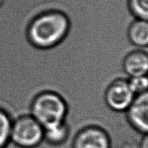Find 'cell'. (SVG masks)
<instances>
[{
  "label": "cell",
  "mask_w": 148,
  "mask_h": 148,
  "mask_svg": "<svg viewBox=\"0 0 148 148\" xmlns=\"http://www.w3.org/2000/svg\"><path fill=\"white\" fill-rule=\"evenodd\" d=\"M70 22L64 12L57 10L45 12L35 17L28 27L27 36L33 46L50 49L66 38Z\"/></svg>",
  "instance_id": "1"
},
{
  "label": "cell",
  "mask_w": 148,
  "mask_h": 148,
  "mask_svg": "<svg viewBox=\"0 0 148 148\" xmlns=\"http://www.w3.org/2000/svg\"><path fill=\"white\" fill-rule=\"evenodd\" d=\"M67 106L57 93L46 91L38 94L33 100L30 115L44 129L66 122Z\"/></svg>",
  "instance_id": "2"
},
{
  "label": "cell",
  "mask_w": 148,
  "mask_h": 148,
  "mask_svg": "<svg viewBox=\"0 0 148 148\" xmlns=\"http://www.w3.org/2000/svg\"><path fill=\"white\" fill-rule=\"evenodd\" d=\"M43 127L29 114L13 120L10 141L20 148H36L43 143Z\"/></svg>",
  "instance_id": "3"
},
{
  "label": "cell",
  "mask_w": 148,
  "mask_h": 148,
  "mask_svg": "<svg viewBox=\"0 0 148 148\" xmlns=\"http://www.w3.org/2000/svg\"><path fill=\"white\" fill-rule=\"evenodd\" d=\"M135 94L130 88L128 79H116L108 87L105 100L108 106L117 112H126L132 103Z\"/></svg>",
  "instance_id": "4"
},
{
  "label": "cell",
  "mask_w": 148,
  "mask_h": 148,
  "mask_svg": "<svg viewBox=\"0 0 148 148\" xmlns=\"http://www.w3.org/2000/svg\"><path fill=\"white\" fill-rule=\"evenodd\" d=\"M126 115L130 125L138 134H147L148 91L135 95Z\"/></svg>",
  "instance_id": "5"
},
{
  "label": "cell",
  "mask_w": 148,
  "mask_h": 148,
  "mask_svg": "<svg viewBox=\"0 0 148 148\" xmlns=\"http://www.w3.org/2000/svg\"><path fill=\"white\" fill-rule=\"evenodd\" d=\"M72 148H112V146L109 136L103 129L88 127L76 134Z\"/></svg>",
  "instance_id": "6"
},
{
  "label": "cell",
  "mask_w": 148,
  "mask_h": 148,
  "mask_svg": "<svg viewBox=\"0 0 148 148\" xmlns=\"http://www.w3.org/2000/svg\"><path fill=\"white\" fill-rule=\"evenodd\" d=\"M123 69L128 78L148 75V51L135 49L127 53L123 61Z\"/></svg>",
  "instance_id": "7"
},
{
  "label": "cell",
  "mask_w": 148,
  "mask_h": 148,
  "mask_svg": "<svg viewBox=\"0 0 148 148\" xmlns=\"http://www.w3.org/2000/svg\"><path fill=\"white\" fill-rule=\"evenodd\" d=\"M128 38L137 49L148 48V20L135 18L128 28Z\"/></svg>",
  "instance_id": "8"
},
{
  "label": "cell",
  "mask_w": 148,
  "mask_h": 148,
  "mask_svg": "<svg viewBox=\"0 0 148 148\" xmlns=\"http://www.w3.org/2000/svg\"><path fill=\"white\" fill-rule=\"evenodd\" d=\"M43 142L53 147H60L64 145H72L70 130L66 122L55 127L44 129Z\"/></svg>",
  "instance_id": "9"
},
{
  "label": "cell",
  "mask_w": 148,
  "mask_h": 148,
  "mask_svg": "<svg viewBox=\"0 0 148 148\" xmlns=\"http://www.w3.org/2000/svg\"><path fill=\"white\" fill-rule=\"evenodd\" d=\"M12 119L6 111L0 108V148H7L10 143Z\"/></svg>",
  "instance_id": "10"
},
{
  "label": "cell",
  "mask_w": 148,
  "mask_h": 148,
  "mask_svg": "<svg viewBox=\"0 0 148 148\" xmlns=\"http://www.w3.org/2000/svg\"><path fill=\"white\" fill-rule=\"evenodd\" d=\"M128 6L134 18L148 20V0H128Z\"/></svg>",
  "instance_id": "11"
},
{
  "label": "cell",
  "mask_w": 148,
  "mask_h": 148,
  "mask_svg": "<svg viewBox=\"0 0 148 148\" xmlns=\"http://www.w3.org/2000/svg\"><path fill=\"white\" fill-rule=\"evenodd\" d=\"M128 82L135 95L148 91V75L128 78Z\"/></svg>",
  "instance_id": "12"
},
{
  "label": "cell",
  "mask_w": 148,
  "mask_h": 148,
  "mask_svg": "<svg viewBox=\"0 0 148 148\" xmlns=\"http://www.w3.org/2000/svg\"><path fill=\"white\" fill-rule=\"evenodd\" d=\"M138 148H148V133L143 134L140 137L138 143Z\"/></svg>",
  "instance_id": "13"
}]
</instances>
